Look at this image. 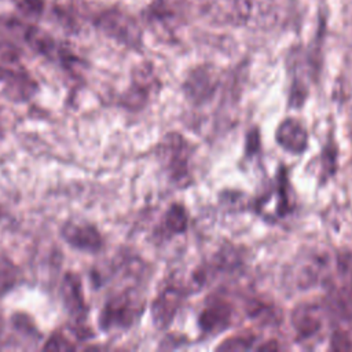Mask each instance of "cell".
<instances>
[{
  "label": "cell",
  "instance_id": "obj_1",
  "mask_svg": "<svg viewBox=\"0 0 352 352\" xmlns=\"http://www.w3.org/2000/svg\"><path fill=\"white\" fill-rule=\"evenodd\" d=\"M143 307L144 301L135 290H125L104 304L99 324L103 330L126 329L139 318Z\"/></svg>",
  "mask_w": 352,
  "mask_h": 352
},
{
  "label": "cell",
  "instance_id": "obj_2",
  "mask_svg": "<svg viewBox=\"0 0 352 352\" xmlns=\"http://www.w3.org/2000/svg\"><path fill=\"white\" fill-rule=\"evenodd\" d=\"M191 144L179 133H168L160 144L161 160L172 180L180 186L190 183Z\"/></svg>",
  "mask_w": 352,
  "mask_h": 352
},
{
  "label": "cell",
  "instance_id": "obj_3",
  "mask_svg": "<svg viewBox=\"0 0 352 352\" xmlns=\"http://www.w3.org/2000/svg\"><path fill=\"white\" fill-rule=\"evenodd\" d=\"M98 26L110 37L128 47H139L142 30L138 22L128 14L118 10H109L99 15Z\"/></svg>",
  "mask_w": 352,
  "mask_h": 352
},
{
  "label": "cell",
  "instance_id": "obj_4",
  "mask_svg": "<svg viewBox=\"0 0 352 352\" xmlns=\"http://www.w3.org/2000/svg\"><path fill=\"white\" fill-rule=\"evenodd\" d=\"M232 305L221 297H216L208 301L202 309L198 323L204 333L219 334L226 330L232 322Z\"/></svg>",
  "mask_w": 352,
  "mask_h": 352
},
{
  "label": "cell",
  "instance_id": "obj_5",
  "mask_svg": "<svg viewBox=\"0 0 352 352\" xmlns=\"http://www.w3.org/2000/svg\"><path fill=\"white\" fill-rule=\"evenodd\" d=\"M183 298L184 294L180 286L169 285L160 292L151 305V318L158 329L166 327L173 320Z\"/></svg>",
  "mask_w": 352,
  "mask_h": 352
},
{
  "label": "cell",
  "instance_id": "obj_6",
  "mask_svg": "<svg viewBox=\"0 0 352 352\" xmlns=\"http://www.w3.org/2000/svg\"><path fill=\"white\" fill-rule=\"evenodd\" d=\"M290 190L286 173L282 170L278 176V184L270 190L257 204V210L265 217H282L290 212Z\"/></svg>",
  "mask_w": 352,
  "mask_h": 352
},
{
  "label": "cell",
  "instance_id": "obj_7",
  "mask_svg": "<svg viewBox=\"0 0 352 352\" xmlns=\"http://www.w3.org/2000/svg\"><path fill=\"white\" fill-rule=\"evenodd\" d=\"M60 234L69 245L80 250L94 253L102 248V236L91 224L69 221L62 227Z\"/></svg>",
  "mask_w": 352,
  "mask_h": 352
},
{
  "label": "cell",
  "instance_id": "obj_8",
  "mask_svg": "<svg viewBox=\"0 0 352 352\" xmlns=\"http://www.w3.org/2000/svg\"><path fill=\"white\" fill-rule=\"evenodd\" d=\"M217 85L216 72L209 66H199L194 69L186 80L184 91L187 96L195 102L201 103L208 99Z\"/></svg>",
  "mask_w": 352,
  "mask_h": 352
},
{
  "label": "cell",
  "instance_id": "obj_9",
  "mask_svg": "<svg viewBox=\"0 0 352 352\" xmlns=\"http://www.w3.org/2000/svg\"><path fill=\"white\" fill-rule=\"evenodd\" d=\"M275 138L278 144L292 154H301L308 144V133L305 128L294 118L283 120L276 128Z\"/></svg>",
  "mask_w": 352,
  "mask_h": 352
},
{
  "label": "cell",
  "instance_id": "obj_10",
  "mask_svg": "<svg viewBox=\"0 0 352 352\" xmlns=\"http://www.w3.org/2000/svg\"><path fill=\"white\" fill-rule=\"evenodd\" d=\"M292 324L298 338H311L316 336L323 326L322 309L315 304H302L293 311Z\"/></svg>",
  "mask_w": 352,
  "mask_h": 352
},
{
  "label": "cell",
  "instance_id": "obj_11",
  "mask_svg": "<svg viewBox=\"0 0 352 352\" xmlns=\"http://www.w3.org/2000/svg\"><path fill=\"white\" fill-rule=\"evenodd\" d=\"M60 294H62L65 308L67 309V312L72 316L81 319L87 314L82 285H81V279L78 275H76L73 272H67L65 275V278L62 280Z\"/></svg>",
  "mask_w": 352,
  "mask_h": 352
},
{
  "label": "cell",
  "instance_id": "obj_12",
  "mask_svg": "<svg viewBox=\"0 0 352 352\" xmlns=\"http://www.w3.org/2000/svg\"><path fill=\"white\" fill-rule=\"evenodd\" d=\"M0 77L6 87V94L12 100H28L36 92V84L28 76L1 70Z\"/></svg>",
  "mask_w": 352,
  "mask_h": 352
},
{
  "label": "cell",
  "instance_id": "obj_13",
  "mask_svg": "<svg viewBox=\"0 0 352 352\" xmlns=\"http://www.w3.org/2000/svg\"><path fill=\"white\" fill-rule=\"evenodd\" d=\"M187 224H188V216H187L186 209L182 205H179V204H173L168 209V212H166V214L164 217L165 230L170 235L182 234V232L186 231Z\"/></svg>",
  "mask_w": 352,
  "mask_h": 352
},
{
  "label": "cell",
  "instance_id": "obj_14",
  "mask_svg": "<svg viewBox=\"0 0 352 352\" xmlns=\"http://www.w3.org/2000/svg\"><path fill=\"white\" fill-rule=\"evenodd\" d=\"M25 40L37 52H41V54H45V55H50V54L54 52L55 47H54L52 40L47 34H44L43 32H40L37 29L29 28L25 32Z\"/></svg>",
  "mask_w": 352,
  "mask_h": 352
},
{
  "label": "cell",
  "instance_id": "obj_15",
  "mask_svg": "<svg viewBox=\"0 0 352 352\" xmlns=\"http://www.w3.org/2000/svg\"><path fill=\"white\" fill-rule=\"evenodd\" d=\"M16 279L15 267L6 260H0V296L12 287Z\"/></svg>",
  "mask_w": 352,
  "mask_h": 352
},
{
  "label": "cell",
  "instance_id": "obj_16",
  "mask_svg": "<svg viewBox=\"0 0 352 352\" xmlns=\"http://www.w3.org/2000/svg\"><path fill=\"white\" fill-rule=\"evenodd\" d=\"M254 337L253 336H239L227 340L223 342L219 349H228V351H241V349H249L253 344Z\"/></svg>",
  "mask_w": 352,
  "mask_h": 352
},
{
  "label": "cell",
  "instance_id": "obj_17",
  "mask_svg": "<svg viewBox=\"0 0 352 352\" xmlns=\"http://www.w3.org/2000/svg\"><path fill=\"white\" fill-rule=\"evenodd\" d=\"M74 348L76 346L60 334L51 336L44 345L45 351H69V349H74Z\"/></svg>",
  "mask_w": 352,
  "mask_h": 352
},
{
  "label": "cell",
  "instance_id": "obj_18",
  "mask_svg": "<svg viewBox=\"0 0 352 352\" xmlns=\"http://www.w3.org/2000/svg\"><path fill=\"white\" fill-rule=\"evenodd\" d=\"M21 11H23L28 15H37L43 10V1L41 0H22L19 3Z\"/></svg>",
  "mask_w": 352,
  "mask_h": 352
},
{
  "label": "cell",
  "instance_id": "obj_19",
  "mask_svg": "<svg viewBox=\"0 0 352 352\" xmlns=\"http://www.w3.org/2000/svg\"><path fill=\"white\" fill-rule=\"evenodd\" d=\"M331 348L333 349H341V351H345V349H352V345H351V341L348 340V337L345 334H341V333H337L331 341Z\"/></svg>",
  "mask_w": 352,
  "mask_h": 352
},
{
  "label": "cell",
  "instance_id": "obj_20",
  "mask_svg": "<svg viewBox=\"0 0 352 352\" xmlns=\"http://www.w3.org/2000/svg\"><path fill=\"white\" fill-rule=\"evenodd\" d=\"M252 1H253V4H256V1H257V0H252Z\"/></svg>",
  "mask_w": 352,
  "mask_h": 352
}]
</instances>
